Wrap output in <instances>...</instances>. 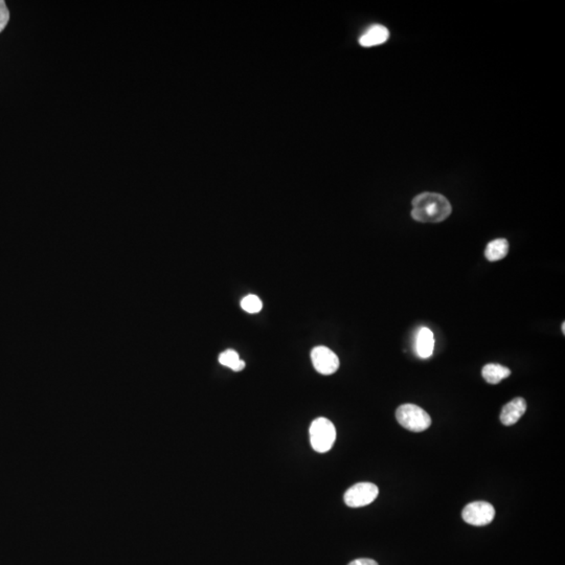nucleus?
Segmentation results:
<instances>
[{
    "instance_id": "f257e3e1",
    "label": "nucleus",
    "mask_w": 565,
    "mask_h": 565,
    "mask_svg": "<svg viewBox=\"0 0 565 565\" xmlns=\"http://www.w3.org/2000/svg\"><path fill=\"white\" fill-rule=\"evenodd\" d=\"M450 203L437 193H423L413 200L411 217L419 222L439 223L448 218L451 214Z\"/></svg>"
},
{
    "instance_id": "f03ea898",
    "label": "nucleus",
    "mask_w": 565,
    "mask_h": 565,
    "mask_svg": "<svg viewBox=\"0 0 565 565\" xmlns=\"http://www.w3.org/2000/svg\"><path fill=\"white\" fill-rule=\"evenodd\" d=\"M310 443L316 452H328L336 440V429L334 424L327 418H317L311 423Z\"/></svg>"
},
{
    "instance_id": "7ed1b4c3",
    "label": "nucleus",
    "mask_w": 565,
    "mask_h": 565,
    "mask_svg": "<svg viewBox=\"0 0 565 565\" xmlns=\"http://www.w3.org/2000/svg\"><path fill=\"white\" fill-rule=\"evenodd\" d=\"M401 426L414 433H422L431 425V418L424 409L415 404H403L396 411Z\"/></svg>"
},
{
    "instance_id": "20e7f679",
    "label": "nucleus",
    "mask_w": 565,
    "mask_h": 565,
    "mask_svg": "<svg viewBox=\"0 0 565 565\" xmlns=\"http://www.w3.org/2000/svg\"><path fill=\"white\" fill-rule=\"evenodd\" d=\"M378 487L372 483H358L347 489L345 493L343 500L345 505L350 508H361L372 504L378 497Z\"/></svg>"
},
{
    "instance_id": "39448f33",
    "label": "nucleus",
    "mask_w": 565,
    "mask_h": 565,
    "mask_svg": "<svg viewBox=\"0 0 565 565\" xmlns=\"http://www.w3.org/2000/svg\"><path fill=\"white\" fill-rule=\"evenodd\" d=\"M463 519L467 524L475 527H484L491 524L495 517V509L487 502H473L465 507Z\"/></svg>"
},
{
    "instance_id": "423d86ee",
    "label": "nucleus",
    "mask_w": 565,
    "mask_h": 565,
    "mask_svg": "<svg viewBox=\"0 0 565 565\" xmlns=\"http://www.w3.org/2000/svg\"><path fill=\"white\" fill-rule=\"evenodd\" d=\"M313 367L321 375H332L339 369V359L329 347L319 345L311 352Z\"/></svg>"
},
{
    "instance_id": "0eeeda50",
    "label": "nucleus",
    "mask_w": 565,
    "mask_h": 565,
    "mask_svg": "<svg viewBox=\"0 0 565 565\" xmlns=\"http://www.w3.org/2000/svg\"><path fill=\"white\" fill-rule=\"evenodd\" d=\"M527 411V402L524 398H515L503 407L500 421L506 426H511L520 420Z\"/></svg>"
},
{
    "instance_id": "6e6552de",
    "label": "nucleus",
    "mask_w": 565,
    "mask_h": 565,
    "mask_svg": "<svg viewBox=\"0 0 565 565\" xmlns=\"http://www.w3.org/2000/svg\"><path fill=\"white\" fill-rule=\"evenodd\" d=\"M389 37V32L387 27L380 25H375L369 27L367 32L361 36L359 43L365 47H375V45L384 43Z\"/></svg>"
},
{
    "instance_id": "1a4fd4ad",
    "label": "nucleus",
    "mask_w": 565,
    "mask_h": 565,
    "mask_svg": "<svg viewBox=\"0 0 565 565\" xmlns=\"http://www.w3.org/2000/svg\"><path fill=\"white\" fill-rule=\"evenodd\" d=\"M435 349V336L430 329L423 327L419 330L417 335L416 351L419 357L423 359L429 358L433 355Z\"/></svg>"
},
{
    "instance_id": "9d476101",
    "label": "nucleus",
    "mask_w": 565,
    "mask_h": 565,
    "mask_svg": "<svg viewBox=\"0 0 565 565\" xmlns=\"http://www.w3.org/2000/svg\"><path fill=\"white\" fill-rule=\"evenodd\" d=\"M483 378L490 384H498L511 375L510 369L496 363H489L483 367Z\"/></svg>"
},
{
    "instance_id": "9b49d317",
    "label": "nucleus",
    "mask_w": 565,
    "mask_h": 565,
    "mask_svg": "<svg viewBox=\"0 0 565 565\" xmlns=\"http://www.w3.org/2000/svg\"><path fill=\"white\" fill-rule=\"evenodd\" d=\"M509 253V243L506 239H496L487 245L485 255L490 262H496L506 257Z\"/></svg>"
},
{
    "instance_id": "f8f14e48",
    "label": "nucleus",
    "mask_w": 565,
    "mask_h": 565,
    "mask_svg": "<svg viewBox=\"0 0 565 565\" xmlns=\"http://www.w3.org/2000/svg\"><path fill=\"white\" fill-rule=\"evenodd\" d=\"M219 362L224 367L233 369L235 372H240L245 367L244 361L240 358V356L235 350H231V349L224 351L219 355Z\"/></svg>"
},
{
    "instance_id": "ddd939ff",
    "label": "nucleus",
    "mask_w": 565,
    "mask_h": 565,
    "mask_svg": "<svg viewBox=\"0 0 565 565\" xmlns=\"http://www.w3.org/2000/svg\"><path fill=\"white\" fill-rule=\"evenodd\" d=\"M241 307H242L243 310L246 311L247 313L255 314V313L260 312V311L262 310L263 303L262 301H261L257 295H249L242 299V301H241Z\"/></svg>"
},
{
    "instance_id": "4468645a",
    "label": "nucleus",
    "mask_w": 565,
    "mask_h": 565,
    "mask_svg": "<svg viewBox=\"0 0 565 565\" xmlns=\"http://www.w3.org/2000/svg\"><path fill=\"white\" fill-rule=\"evenodd\" d=\"M10 20V11L3 0H0V33L5 29Z\"/></svg>"
},
{
    "instance_id": "2eb2a0df",
    "label": "nucleus",
    "mask_w": 565,
    "mask_h": 565,
    "mask_svg": "<svg viewBox=\"0 0 565 565\" xmlns=\"http://www.w3.org/2000/svg\"><path fill=\"white\" fill-rule=\"evenodd\" d=\"M349 565H378V563L376 561L373 560V559H356V560L352 561Z\"/></svg>"
},
{
    "instance_id": "dca6fc26",
    "label": "nucleus",
    "mask_w": 565,
    "mask_h": 565,
    "mask_svg": "<svg viewBox=\"0 0 565 565\" xmlns=\"http://www.w3.org/2000/svg\"><path fill=\"white\" fill-rule=\"evenodd\" d=\"M562 331H563V334H565V323H562Z\"/></svg>"
}]
</instances>
